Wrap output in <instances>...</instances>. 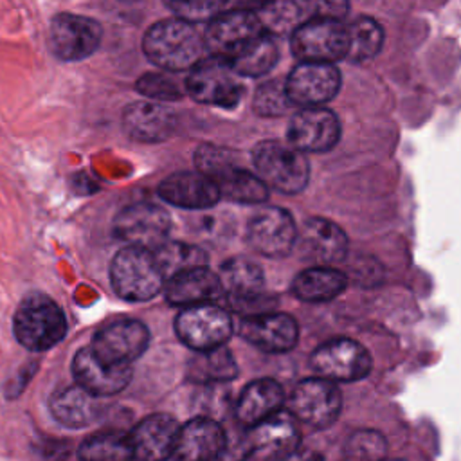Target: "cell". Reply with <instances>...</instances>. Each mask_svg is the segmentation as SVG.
I'll use <instances>...</instances> for the list:
<instances>
[{
	"instance_id": "obj_44",
	"label": "cell",
	"mask_w": 461,
	"mask_h": 461,
	"mask_svg": "<svg viewBox=\"0 0 461 461\" xmlns=\"http://www.w3.org/2000/svg\"><path fill=\"white\" fill-rule=\"evenodd\" d=\"M342 461H346V459H342Z\"/></svg>"
},
{
	"instance_id": "obj_29",
	"label": "cell",
	"mask_w": 461,
	"mask_h": 461,
	"mask_svg": "<svg viewBox=\"0 0 461 461\" xmlns=\"http://www.w3.org/2000/svg\"><path fill=\"white\" fill-rule=\"evenodd\" d=\"M247 439L252 450H267V454L274 456L299 447V429L286 411H279L252 427Z\"/></svg>"
},
{
	"instance_id": "obj_18",
	"label": "cell",
	"mask_w": 461,
	"mask_h": 461,
	"mask_svg": "<svg viewBox=\"0 0 461 461\" xmlns=\"http://www.w3.org/2000/svg\"><path fill=\"white\" fill-rule=\"evenodd\" d=\"M295 247L313 267H333L348 254V236L331 220L313 216L297 230Z\"/></svg>"
},
{
	"instance_id": "obj_30",
	"label": "cell",
	"mask_w": 461,
	"mask_h": 461,
	"mask_svg": "<svg viewBox=\"0 0 461 461\" xmlns=\"http://www.w3.org/2000/svg\"><path fill=\"white\" fill-rule=\"evenodd\" d=\"M277 58H279V49L272 34L265 31L254 40H250L249 43H245L240 50H236L229 58V61L241 77L243 76L258 77L267 74L277 63Z\"/></svg>"
},
{
	"instance_id": "obj_25",
	"label": "cell",
	"mask_w": 461,
	"mask_h": 461,
	"mask_svg": "<svg viewBox=\"0 0 461 461\" xmlns=\"http://www.w3.org/2000/svg\"><path fill=\"white\" fill-rule=\"evenodd\" d=\"M223 295L218 274L209 267H198L180 272L164 283V297L169 304L189 308L196 304L216 303Z\"/></svg>"
},
{
	"instance_id": "obj_19",
	"label": "cell",
	"mask_w": 461,
	"mask_h": 461,
	"mask_svg": "<svg viewBox=\"0 0 461 461\" xmlns=\"http://www.w3.org/2000/svg\"><path fill=\"white\" fill-rule=\"evenodd\" d=\"M178 421L166 412H155L142 418L130 432L128 439L133 461H167L173 457Z\"/></svg>"
},
{
	"instance_id": "obj_11",
	"label": "cell",
	"mask_w": 461,
	"mask_h": 461,
	"mask_svg": "<svg viewBox=\"0 0 461 461\" xmlns=\"http://www.w3.org/2000/svg\"><path fill=\"white\" fill-rule=\"evenodd\" d=\"M319 378L328 382H357L369 375L371 355L353 339H333L321 344L310 357Z\"/></svg>"
},
{
	"instance_id": "obj_22",
	"label": "cell",
	"mask_w": 461,
	"mask_h": 461,
	"mask_svg": "<svg viewBox=\"0 0 461 461\" xmlns=\"http://www.w3.org/2000/svg\"><path fill=\"white\" fill-rule=\"evenodd\" d=\"M238 333L247 342L267 353L290 351L299 339V328L294 317L279 312H268L241 319Z\"/></svg>"
},
{
	"instance_id": "obj_39",
	"label": "cell",
	"mask_w": 461,
	"mask_h": 461,
	"mask_svg": "<svg viewBox=\"0 0 461 461\" xmlns=\"http://www.w3.org/2000/svg\"><path fill=\"white\" fill-rule=\"evenodd\" d=\"M194 164L198 173L205 175L211 180H216L227 169L238 166L234 153L214 144H200L194 151Z\"/></svg>"
},
{
	"instance_id": "obj_5",
	"label": "cell",
	"mask_w": 461,
	"mask_h": 461,
	"mask_svg": "<svg viewBox=\"0 0 461 461\" xmlns=\"http://www.w3.org/2000/svg\"><path fill=\"white\" fill-rule=\"evenodd\" d=\"M256 175L267 187L285 194L303 191L310 178V164L304 153L279 140H263L252 151Z\"/></svg>"
},
{
	"instance_id": "obj_14",
	"label": "cell",
	"mask_w": 461,
	"mask_h": 461,
	"mask_svg": "<svg viewBox=\"0 0 461 461\" xmlns=\"http://www.w3.org/2000/svg\"><path fill=\"white\" fill-rule=\"evenodd\" d=\"M265 32L258 14L249 9L223 11L207 23L203 45L209 56L229 59L245 43Z\"/></svg>"
},
{
	"instance_id": "obj_41",
	"label": "cell",
	"mask_w": 461,
	"mask_h": 461,
	"mask_svg": "<svg viewBox=\"0 0 461 461\" xmlns=\"http://www.w3.org/2000/svg\"><path fill=\"white\" fill-rule=\"evenodd\" d=\"M173 13L175 18H180L184 22L194 23V22H211L216 18L220 13L225 11L227 4L225 2H205V0H196V2H167L166 4Z\"/></svg>"
},
{
	"instance_id": "obj_9",
	"label": "cell",
	"mask_w": 461,
	"mask_h": 461,
	"mask_svg": "<svg viewBox=\"0 0 461 461\" xmlns=\"http://www.w3.org/2000/svg\"><path fill=\"white\" fill-rule=\"evenodd\" d=\"M171 218L166 209L151 202H137L121 209L113 218V234L126 247L155 252L169 241Z\"/></svg>"
},
{
	"instance_id": "obj_26",
	"label": "cell",
	"mask_w": 461,
	"mask_h": 461,
	"mask_svg": "<svg viewBox=\"0 0 461 461\" xmlns=\"http://www.w3.org/2000/svg\"><path fill=\"white\" fill-rule=\"evenodd\" d=\"M49 411L63 427L83 429L101 418L103 403L101 398L86 393L79 385H68L52 393Z\"/></svg>"
},
{
	"instance_id": "obj_36",
	"label": "cell",
	"mask_w": 461,
	"mask_h": 461,
	"mask_svg": "<svg viewBox=\"0 0 461 461\" xmlns=\"http://www.w3.org/2000/svg\"><path fill=\"white\" fill-rule=\"evenodd\" d=\"M348 27V59L367 61L373 59L384 43V29L367 16L355 18Z\"/></svg>"
},
{
	"instance_id": "obj_13",
	"label": "cell",
	"mask_w": 461,
	"mask_h": 461,
	"mask_svg": "<svg viewBox=\"0 0 461 461\" xmlns=\"http://www.w3.org/2000/svg\"><path fill=\"white\" fill-rule=\"evenodd\" d=\"M149 346V330L137 319L108 322L92 337V353L108 366H131Z\"/></svg>"
},
{
	"instance_id": "obj_28",
	"label": "cell",
	"mask_w": 461,
	"mask_h": 461,
	"mask_svg": "<svg viewBox=\"0 0 461 461\" xmlns=\"http://www.w3.org/2000/svg\"><path fill=\"white\" fill-rule=\"evenodd\" d=\"M348 286V276L333 267H310L292 281V294L306 303H326Z\"/></svg>"
},
{
	"instance_id": "obj_23",
	"label": "cell",
	"mask_w": 461,
	"mask_h": 461,
	"mask_svg": "<svg viewBox=\"0 0 461 461\" xmlns=\"http://www.w3.org/2000/svg\"><path fill=\"white\" fill-rule=\"evenodd\" d=\"M176 124L175 110L164 103L135 101L122 112V130L137 142H162L175 133Z\"/></svg>"
},
{
	"instance_id": "obj_17",
	"label": "cell",
	"mask_w": 461,
	"mask_h": 461,
	"mask_svg": "<svg viewBox=\"0 0 461 461\" xmlns=\"http://www.w3.org/2000/svg\"><path fill=\"white\" fill-rule=\"evenodd\" d=\"M340 137L337 115L324 108H301L292 115L286 130L288 144L301 153H319L331 149Z\"/></svg>"
},
{
	"instance_id": "obj_21",
	"label": "cell",
	"mask_w": 461,
	"mask_h": 461,
	"mask_svg": "<svg viewBox=\"0 0 461 461\" xmlns=\"http://www.w3.org/2000/svg\"><path fill=\"white\" fill-rule=\"evenodd\" d=\"M225 445L223 427L212 418L198 416L178 429L173 461H218Z\"/></svg>"
},
{
	"instance_id": "obj_7",
	"label": "cell",
	"mask_w": 461,
	"mask_h": 461,
	"mask_svg": "<svg viewBox=\"0 0 461 461\" xmlns=\"http://www.w3.org/2000/svg\"><path fill=\"white\" fill-rule=\"evenodd\" d=\"M175 333L196 353L225 346L232 335L230 313L218 303L182 308L175 317Z\"/></svg>"
},
{
	"instance_id": "obj_34",
	"label": "cell",
	"mask_w": 461,
	"mask_h": 461,
	"mask_svg": "<svg viewBox=\"0 0 461 461\" xmlns=\"http://www.w3.org/2000/svg\"><path fill=\"white\" fill-rule=\"evenodd\" d=\"M187 375L191 380L203 384L227 382L238 375V366L230 351L225 346H221L211 351H202L194 358H191Z\"/></svg>"
},
{
	"instance_id": "obj_42",
	"label": "cell",
	"mask_w": 461,
	"mask_h": 461,
	"mask_svg": "<svg viewBox=\"0 0 461 461\" xmlns=\"http://www.w3.org/2000/svg\"><path fill=\"white\" fill-rule=\"evenodd\" d=\"M267 461H322V457H321L317 452L310 450V448L295 447V448H292V450L268 456Z\"/></svg>"
},
{
	"instance_id": "obj_40",
	"label": "cell",
	"mask_w": 461,
	"mask_h": 461,
	"mask_svg": "<svg viewBox=\"0 0 461 461\" xmlns=\"http://www.w3.org/2000/svg\"><path fill=\"white\" fill-rule=\"evenodd\" d=\"M252 106L259 115H279L286 112L290 106V101L286 97L285 85H281L279 81L263 83L256 90Z\"/></svg>"
},
{
	"instance_id": "obj_33",
	"label": "cell",
	"mask_w": 461,
	"mask_h": 461,
	"mask_svg": "<svg viewBox=\"0 0 461 461\" xmlns=\"http://www.w3.org/2000/svg\"><path fill=\"white\" fill-rule=\"evenodd\" d=\"M79 461H133L126 432L99 430L88 436L77 448Z\"/></svg>"
},
{
	"instance_id": "obj_12",
	"label": "cell",
	"mask_w": 461,
	"mask_h": 461,
	"mask_svg": "<svg viewBox=\"0 0 461 461\" xmlns=\"http://www.w3.org/2000/svg\"><path fill=\"white\" fill-rule=\"evenodd\" d=\"M103 27L97 20L76 13H59L49 27V45L61 61L90 58L101 45Z\"/></svg>"
},
{
	"instance_id": "obj_31",
	"label": "cell",
	"mask_w": 461,
	"mask_h": 461,
	"mask_svg": "<svg viewBox=\"0 0 461 461\" xmlns=\"http://www.w3.org/2000/svg\"><path fill=\"white\" fill-rule=\"evenodd\" d=\"M317 13V4L306 2H272L261 5L258 18L268 34L294 32L299 25L313 18Z\"/></svg>"
},
{
	"instance_id": "obj_1",
	"label": "cell",
	"mask_w": 461,
	"mask_h": 461,
	"mask_svg": "<svg viewBox=\"0 0 461 461\" xmlns=\"http://www.w3.org/2000/svg\"><path fill=\"white\" fill-rule=\"evenodd\" d=\"M142 52L158 68L191 70L205 56L203 36L193 23L180 18L155 22L142 36Z\"/></svg>"
},
{
	"instance_id": "obj_20",
	"label": "cell",
	"mask_w": 461,
	"mask_h": 461,
	"mask_svg": "<svg viewBox=\"0 0 461 461\" xmlns=\"http://www.w3.org/2000/svg\"><path fill=\"white\" fill-rule=\"evenodd\" d=\"M72 375L76 385L97 398H104L124 391L131 382L133 369L131 366H108L85 346L72 358Z\"/></svg>"
},
{
	"instance_id": "obj_15",
	"label": "cell",
	"mask_w": 461,
	"mask_h": 461,
	"mask_svg": "<svg viewBox=\"0 0 461 461\" xmlns=\"http://www.w3.org/2000/svg\"><path fill=\"white\" fill-rule=\"evenodd\" d=\"M340 88V72L328 63H299L285 81V92L290 104L303 108L322 106L337 95Z\"/></svg>"
},
{
	"instance_id": "obj_37",
	"label": "cell",
	"mask_w": 461,
	"mask_h": 461,
	"mask_svg": "<svg viewBox=\"0 0 461 461\" xmlns=\"http://www.w3.org/2000/svg\"><path fill=\"white\" fill-rule=\"evenodd\" d=\"M387 443L385 438L369 429H362L353 432L344 447L346 461H382L385 459Z\"/></svg>"
},
{
	"instance_id": "obj_2",
	"label": "cell",
	"mask_w": 461,
	"mask_h": 461,
	"mask_svg": "<svg viewBox=\"0 0 461 461\" xmlns=\"http://www.w3.org/2000/svg\"><path fill=\"white\" fill-rule=\"evenodd\" d=\"M67 330L68 322L63 308L41 292L25 295L13 315L14 339L34 353L58 346L65 339Z\"/></svg>"
},
{
	"instance_id": "obj_35",
	"label": "cell",
	"mask_w": 461,
	"mask_h": 461,
	"mask_svg": "<svg viewBox=\"0 0 461 461\" xmlns=\"http://www.w3.org/2000/svg\"><path fill=\"white\" fill-rule=\"evenodd\" d=\"M153 256L166 281L180 272L207 267V252L203 249L180 241H166Z\"/></svg>"
},
{
	"instance_id": "obj_32",
	"label": "cell",
	"mask_w": 461,
	"mask_h": 461,
	"mask_svg": "<svg viewBox=\"0 0 461 461\" xmlns=\"http://www.w3.org/2000/svg\"><path fill=\"white\" fill-rule=\"evenodd\" d=\"M220 196L238 203H261L268 198V187L256 173L234 166L212 180Z\"/></svg>"
},
{
	"instance_id": "obj_4",
	"label": "cell",
	"mask_w": 461,
	"mask_h": 461,
	"mask_svg": "<svg viewBox=\"0 0 461 461\" xmlns=\"http://www.w3.org/2000/svg\"><path fill=\"white\" fill-rule=\"evenodd\" d=\"M110 283L113 292L130 303H144L164 290V276L153 252L122 247L110 263Z\"/></svg>"
},
{
	"instance_id": "obj_16",
	"label": "cell",
	"mask_w": 461,
	"mask_h": 461,
	"mask_svg": "<svg viewBox=\"0 0 461 461\" xmlns=\"http://www.w3.org/2000/svg\"><path fill=\"white\" fill-rule=\"evenodd\" d=\"M247 240L261 256L285 258L295 247V221L281 207H263L249 220Z\"/></svg>"
},
{
	"instance_id": "obj_6",
	"label": "cell",
	"mask_w": 461,
	"mask_h": 461,
	"mask_svg": "<svg viewBox=\"0 0 461 461\" xmlns=\"http://www.w3.org/2000/svg\"><path fill=\"white\" fill-rule=\"evenodd\" d=\"M184 90L198 103L232 108L243 97V81L229 59L205 56L187 72Z\"/></svg>"
},
{
	"instance_id": "obj_38",
	"label": "cell",
	"mask_w": 461,
	"mask_h": 461,
	"mask_svg": "<svg viewBox=\"0 0 461 461\" xmlns=\"http://www.w3.org/2000/svg\"><path fill=\"white\" fill-rule=\"evenodd\" d=\"M135 90L155 103L178 101L185 94L184 86H180V83L167 72L142 74L135 83Z\"/></svg>"
},
{
	"instance_id": "obj_24",
	"label": "cell",
	"mask_w": 461,
	"mask_h": 461,
	"mask_svg": "<svg viewBox=\"0 0 461 461\" xmlns=\"http://www.w3.org/2000/svg\"><path fill=\"white\" fill-rule=\"evenodd\" d=\"M157 194L180 209H209L220 202V191L216 184L198 171H180L166 176L158 187Z\"/></svg>"
},
{
	"instance_id": "obj_3",
	"label": "cell",
	"mask_w": 461,
	"mask_h": 461,
	"mask_svg": "<svg viewBox=\"0 0 461 461\" xmlns=\"http://www.w3.org/2000/svg\"><path fill=\"white\" fill-rule=\"evenodd\" d=\"M221 299L225 306L245 317L274 312L276 299L265 292V276L258 263L245 258H230L220 267Z\"/></svg>"
},
{
	"instance_id": "obj_43",
	"label": "cell",
	"mask_w": 461,
	"mask_h": 461,
	"mask_svg": "<svg viewBox=\"0 0 461 461\" xmlns=\"http://www.w3.org/2000/svg\"><path fill=\"white\" fill-rule=\"evenodd\" d=\"M382 461H403V459H394V457H385V459H382Z\"/></svg>"
},
{
	"instance_id": "obj_8",
	"label": "cell",
	"mask_w": 461,
	"mask_h": 461,
	"mask_svg": "<svg viewBox=\"0 0 461 461\" xmlns=\"http://www.w3.org/2000/svg\"><path fill=\"white\" fill-rule=\"evenodd\" d=\"M292 52L301 63L333 65L348 56V27L337 18L313 16L292 32Z\"/></svg>"
},
{
	"instance_id": "obj_27",
	"label": "cell",
	"mask_w": 461,
	"mask_h": 461,
	"mask_svg": "<svg viewBox=\"0 0 461 461\" xmlns=\"http://www.w3.org/2000/svg\"><path fill=\"white\" fill-rule=\"evenodd\" d=\"M285 403L283 387L272 378H258L247 384L236 402V418L245 427H256L272 414L279 412Z\"/></svg>"
},
{
	"instance_id": "obj_10",
	"label": "cell",
	"mask_w": 461,
	"mask_h": 461,
	"mask_svg": "<svg viewBox=\"0 0 461 461\" xmlns=\"http://www.w3.org/2000/svg\"><path fill=\"white\" fill-rule=\"evenodd\" d=\"M342 409V396L333 382L324 378L301 380L290 393L286 412L306 425L326 429L339 418Z\"/></svg>"
}]
</instances>
